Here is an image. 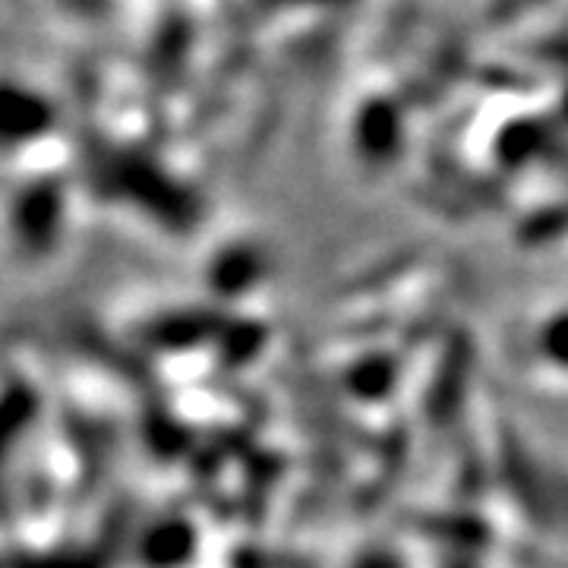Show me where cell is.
Returning a JSON list of instances; mask_svg holds the SVG:
<instances>
[{
	"instance_id": "6da1fadb",
	"label": "cell",
	"mask_w": 568,
	"mask_h": 568,
	"mask_svg": "<svg viewBox=\"0 0 568 568\" xmlns=\"http://www.w3.org/2000/svg\"><path fill=\"white\" fill-rule=\"evenodd\" d=\"M511 361L534 386L568 388V297H549L511 325Z\"/></svg>"
}]
</instances>
